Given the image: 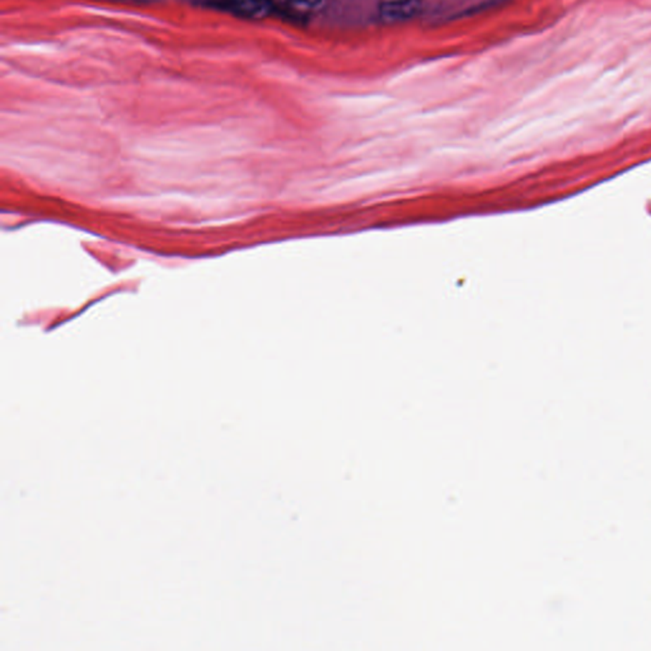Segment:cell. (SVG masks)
Masks as SVG:
<instances>
[{
    "label": "cell",
    "mask_w": 651,
    "mask_h": 651,
    "mask_svg": "<svg viewBox=\"0 0 651 651\" xmlns=\"http://www.w3.org/2000/svg\"><path fill=\"white\" fill-rule=\"evenodd\" d=\"M421 0H388L380 4V14L389 20H405L419 13Z\"/></svg>",
    "instance_id": "obj_1"
},
{
    "label": "cell",
    "mask_w": 651,
    "mask_h": 651,
    "mask_svg": "<svg viewBox=\"0 0 651 651\" xmlns=\"http://www.w3.org/2000/svg\"><path fill=\"white\" fill-rule=\"evenodd\" d=\"M234 12L247 18L259 20L273 12V0H231Z\"/></svg>",
    "instance_id": "obj_2"
},
{
    "label": "cell",
    "mask_w": 651,
    "mask_h": 651,
    "mask_svg": "<svg viewBox=\"0 0 651 651\" xmlns=\"http://www.w3.org/2000/svg\"><path fill=\"white\" fill-rule=\"evenodd\" d=\"M292 7L297 8V9H300V11H317L319 8H322L325 0H288Z\"/></svg>",
    "instance_id": "obj_3"
}]
</instances>
